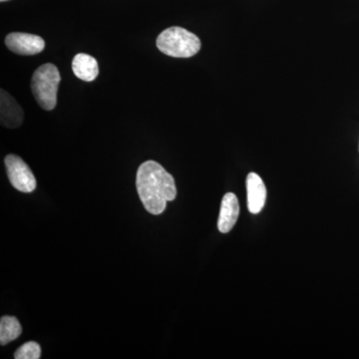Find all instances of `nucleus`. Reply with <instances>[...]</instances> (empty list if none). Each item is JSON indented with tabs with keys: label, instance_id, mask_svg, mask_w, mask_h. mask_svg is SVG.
I'll list each match as a JSON object with an SVG mask.
<instances>
[{
	"label": "nucleus",
	"instance_id": "f257e3e1",
	"mask_svg": "<svg viewBox=\"0 0 359 359\" xmlns=\"http://www.w3.org/2000/svg\"><path fill=\"white\" fill-rule=\"evenodd\" d=\"M136 187L144 207L152 215L162 214L167 203L176 199L173 176L155 161H146L139 167Z\"/></svg>",
	"mask_w": 359,
	"mask_h": 359
},
{
	"label": "nucleus",
	"instance_id": "f03ea898",
	"mask_svg": "<svg viewBox=\"0 0 359 359\" xmlns=\"http://www.w3.org/2000/svg\"><path fill=\"white\" fill-rule=\"evenodd\" d=\"M156 44L162 53L175 58L192 57L201 49L199 37L178 26L167 28L161 32Z\"/></svg>",
	"mask_w": 359,
	"mask_h": 359
},
{
	"label": "nucleus",
	"instance_id": "7ed1b4c3",
	"mask_svg": "<svg viewBox=\"0 0 359 359\" xmlns=\"http://www.w3.org/2000/svg\"><path fill=\"white\" fill-rule=\"evenodd\" d=\"M60 81L58 68L52 63H46L35 70L32 79V90L35 100L42 109L49 111L55 108Z\"/></svg>",
	"mask_w": 359,
	"mask_h": 359
},
{
	"label": "nucleus",
	"instance_id": "20e7f679",
	"mask_svg": "<svg viewBox=\"0 0 359 359\" xmlns=\"http://www.w3.org/2000/svg\"><path fill=\"white\" fill-rule=\"evenodd\" d=\"M6 167L7 177L11 185L22 193H32L36 189V179L25 161L18 156H6Z\"/></svg>",
	"mask_w": 359,
	"mask_h": 359
},
{
	"label": "nucleus",
	"instance_id": "39448f33",
	"mask_svg": "<svg viewBox=\"0 0 359 359\" xmlns=\"http://www.w3.org/2000/svg\"><path fill=\"white\" fill-rule=\"evenodd\" d=\"M9 50L20 55H35L44 50L45 41L39 35L30 33H9L6 39Z\"/></svg>",
	"mask_w": 359,
	"mask_h": 359
},
{
	"label": "nucleus",
	"instance_id": "423d86ee",
	"mask_svg": "<svg viewBox=\"0 0 359 359\" xmlns=\"http://www.w3.org/2000/svg\"><path fill=\"white\" fill-rule=\"evenodd\" d=\"M0 121L6 128H18L23 122V111L13 96L4 89L0 92Z\"/></svg>",
	"mask_w": 359,
	"mask_h": 359
},
{
	"label": "nucleus",
	"instance_id": "0eeeda50",
	"mask_svg": "<svg viewBox=\"0 0 359 359\" xmlns=\"http://www.w3.org/2000/svg\"><path fill=\"white\" fill-rule=\"evenodd\" d=\"M248 209L252 214H259L264 209L266 200V188L263 179L256 173L247 177Z\"/></svg>",
	"mask_w": 359,
	"mask_h": 359
},
{
	"label": "nucleus",
	"instance_id": "6e6552de",
	"mask_svg": "<svg viewBox=\"0 0 359 359\" xmlns=\"http://www.w3.org/2000/svg\"><path fill=\"white\" fill-rule=\"evenodd\" d=\"M240 215V204L237 196L226 193L222 200L218 219V229L221 233H226L233 230Z\"/></svg>",
	"mask_w": 359,
	"mask_h": 359
},
{
	"label": "nucleus",
	"instance_id": "1a4fd4ad",
	"mask_svg": "<svg viewBox=\"0 0 359 359\" xmlns=\"http://www.w3.org/2000/svg\"><path fill=\"white\" fill-rule=\"evenodd\" d=\"M72 70L79 79L85 82H92L99 74L98 62L93 56L79 53L73 59Z\"/></svg>",
	"mask_w": 359,
	"mask_h": 359
},
{
	"label": "nucleus",
	"instance_id": "9d476101",
	"mask_svg": "<svg viewBox=\"0 0 359 359\" xmlns=\"http://www.w3.org/2000/svg\"><path fill=\"white\" fill-rule=\"evenodd\" d=\"M22 332L20 323L14 316H2L0 320V344L6 346L9 342L18 339Z\"/></svg>",
	"mask_w": 359,
	"mask_h": 359
},
{
	"label": "nucleus",
	"instance_id": "9b49d317",
	"mask_svg": "<svg viewBox=\"0 0 359 359\" xmlns=\"http://www.w3.org/2000/svg\"><path fill=\"white\" fill-rule=\"evenodd\" d=\"M41 356V347L35 341L26 342L14 353L15 359H39Z\"/></svg>",
	"mask_w": 359,
	"mask_h": 359
},
{
	"label": "nucleus",
	"instance_id": "f8f14e48",
	"mask_svg": "<svg viewBox=\"0 0 359 359\" xmlns=\"http://www.w3.org/2000/svg\"><path fill=\"white\" fill-rule=\"evenodd\" d=\"M0 1L4 2V1H8V0H0Z\"/></svg>",
	"mask_w": 359,
	"mask_h": 359
}]
</instances>
